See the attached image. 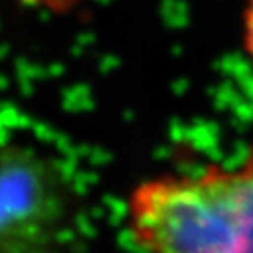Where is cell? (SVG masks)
<instances>
[{
    "label": "cell",
    "mask_w": 253,
    "mask_h": 253,
    "mask_svg": "<svg viewBox=\"0 0 253 253\" xmlns=\"http://www.w3.org/2000/svg\"><path fill=\"white\" fill-rule=\"evenodd\" d=\"M126 218L144 253H253V150L237 169L141 183Z\"/></svg>",
    "instance_id": "obj_1"
},
{
    "label": "cell",
    "mask_w": 253,
    "mask_h": 253,
    "mask_svg": "<svg viewBox=\"0 0 253 253\" xmlns=\"http://www.w3.org/2000/svg\"><path fill=\"white\" fill-rule=\"evenodd\" d=\"M56 169L20 148L0 150V253H37L67 213Z\"/></svg>",
    "instance_id": "obj_2"
},
{
    "label": "cell",
    "mask_w": 253,
    "mask_h": 253,
    "mask_svg": "<svg viewBox=\"0 0 253 253\" xmlns=\"http://www.w3.org/2000/svg\"><path fill=\"white\" fill-rule=\"evenodd\" d=\"M245 47L253 60V0H250L245 11Z\"/></svg>",
    "instance_id": "obj_3"
},
{
    "label": "cell",
    "mask_w": 253,
    "mask_h": 253,
    "mask_svg": "<svg viewBox=\"0 0 253 253\" xmlns=\"http://www.w3.org/2000/svg\"><path fill=\"white\" fill-rule=\"evenodd\" d=\"M23 4L34 5V7H46L51 11H65L76 4V0H21Z\"/></svg>",
    "instance_id": "obj_4"
}]
</instances>
